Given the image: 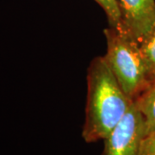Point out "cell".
<instances>
[{"label": "cell", "mask_w": 155, "mask_h": 155, "mask_svg": "<svg viewBox=\"0 0 155 155\" xmlns=\"http://www.w3.org/2000/svg\"><path fill=\"white\" fill-rule=\"evenodd\" d=\"M134 102L144 118L146 135L155 132V81Z\"/></svg>", "instance_id": "cell-5"}, {"label": "cell", "mask_w": 155, "mask_h": 155, "mask_svg": "<svg viewBox=\"0 0 155 155\" xmlns=\"http://www.w3.org/2000/svg\"><path fill=\"white\" fill-rule=\"evenodd\" d=\"M105 12L110 27L120 28L125 26L117 0H94Z\"/></svg>", "instance_id": "cell-7"}, {"label": "cell", "mask_w": 155, "mask_h": 155, "mask_svg": "<svg viewBox=\"0 0 155 155\" xmlns=\"http://www.w3.org/2000/svg\"><path fill=\"white\" fill-rule=\"evenodd\" d=\"M137 155H155V132L143 138Z\"/></svg>", "instance_id": "cell-8"}, {"label": "cell", "mask_w": 155, "mask_h": 155, "mask_svg": "<svg viewBox=\"0 0 155 155\" xmlns=\"http://www.w3.org/2000/svg\"><path fill=\"white\" fill-rule=\"evenodd\" d=\"M122 20L140 43L155 28V0H117Z\"/></svg>", "instance_id": "cell-4"}, {"label": "cell", "mask_w": 155, "mask_h": 155, "mask_svg": "<svg viewBox=\"0 0 155 155\" xmlns=\"http://www.w3.org/2000/svg\"><path fill=\"white\" fill-rule=\"evenodd\" d=\"M145 136L144 118L133 102L123 118L104 140L103 155H137Z\"/></svg>", "instance_id": "cell-3"}, {"label": "cell", "mask_w": 155, "mask_h": 155, "mask_svg": "<svg viewBox=\"0 0 155 155\" xmlns=\"http://www.w3.org/2000/svg\"><path fill=\"white\" fill-rule=\"evenodd\" d=\"M147 76L150 84L155 81V28L149 35L140 43Z\"/></svg>", "instance_id": "cell-6"}, {"label": "cell", "mask_w": 155, "mask_h": 155, "mask_svg": "<svg viewBox=\"0 0 155 155\" xmlns=\"http://www.w3.org/2000/svg\"><path fill=\"white\" fill-rule=\"evenodd\" d=\"M107 50L104 57L129 99L134 100L150 85L140 43L126 26L104 31Z\"/></svg>", "instance_id": "cell-2"}, {"label": "cell", "mask_w": 155, "mask_h": 155, "mask_svg": "<svg viewBox=\"0 0 155 155\" xmlns=\"http://www.w3.org/2000/svg\"><path fill=\"white\" fill-rule=\"evenodd\" d=\"M133 102L117 82L104 57L93 59L87 73L84 140L88 143L104 140L123 118Z\"/></svg>", "instance_id": "cell-1"}]
</instances>
